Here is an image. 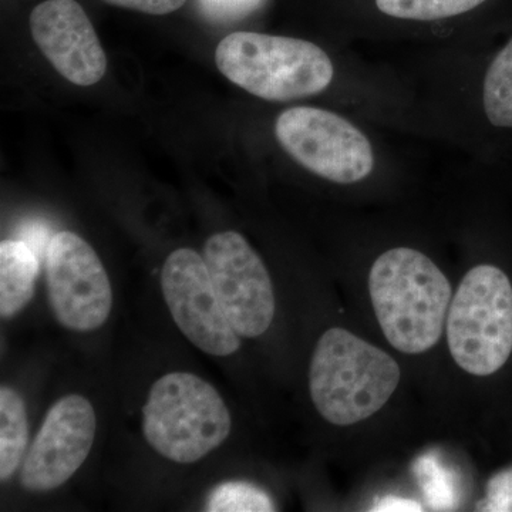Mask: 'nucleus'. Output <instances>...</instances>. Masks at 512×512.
<instances>
[{
    "instance_id": "1",
    "label": "nucleus",
    "mask_w": 512,
    "mask_h": 512,
    "mask_svg": "<svg viewBox=\"0 0 512 512\" xmlns=\"http://www.w3.org/2000/svg\"><path fill=\"white\" fill-rule=\"evenodd\" d=\"M373 309L390 345L420 355L439 343L451 303V285L439 266L412 248H393L372 265Z\"/></svg>"
},
{
    "instance_id": "2",
    "label": "nucleus",
    "mask_w": 512,
    "mask_h": 512,
    "mask_svg": "<svg viewBox=\"0 0 512 512\" xmlns=\"http://www.w3.org/2000/svg\"><path fill=\"white\" fill-rule=\"evenodd\" d=\"M400 377V367L389 353L346 329L332 328L313 350L309 389L323 419L352 426L389 402Z\"/></svg>"
},
{
    "instance_id": "3",
    "label": "nucleus",
    "mask_w": 512,
    "mask_h": 512,
    "mask_svg": "<svg viewBox=\"0 0 512 512\" xmlns=\"http://www.w3.org/2000/svg\"><path fill=\"white\" fill-rule=\"evenodd\" d=\"M215 63L245 92L269 101H291L328 89L335 67L315 43L296 37L235 32L221 40Z\"/></svg>"
},
{
    "instance_id": "4",
    "label": "nucleus",
    "mask_w": 512,
    "mask_h": 512,
    "mask_svg": "<svg viewBox=\"0 0 512 512\" xmlns=\"http://www.w3.org/2000/svg\"><path fill=\"white\" fill-rule=\"evenodd\" d=\"M227 404L214 386L187 372L168 373L151 387L143 407V433L174 463L200 461L231 433Z\"/></svg>"
},
{
    "instance_id": "5",
    "label": "nucleus",
    "mask_w": 512,
    "mask_h": 512,
    "mask_svg": "<svg viewBox=\"0 0 512 512\" xmlns=\"http://www.w3.org/2000/svg\"><path fill=\"white\" fill-rule=\"evenodd\" d=\"M451 356L464 372L490 376L512 353V285L494 265H478L467 272L447 315Z\"/></svg>"
},
{
    "instance_id": "6",
    "label": "nucleus",
    "mask_w": 512,
    "mask_h": 512,
    "mask_svg": "<svg viewBox=\"0 0 512 512\" xmlns=\"http://www.w3.org/2000/svg\"><path fill=\"white\" fill-rule=\"evenodd\" d=\"M275 134L296 163L332 183H359L375 168L369 138L332 111L292 107L279 114Z\"/></svg>"
},
{
    "instance_id": "7",
    "label": "nucleus",
    "mask_w": 512,
    "mask_h": 512,
    "mask_svg": "<svg viewBox=\"0 0 512 512\" xmlns=\"http://www.w3.org/2000/svg\"><path fill=\"white\" fill-rule=\"evenodd\" d=\"M204 259L222 311L244 338H258L275 316V295L266 266L235 231L208 239Z\"/></svg>"
},
{
    "instance_id": "8",
    "label": "nucleus",
    "mask_w": 512,
    "mask_h": 512,
    "mask_svg": "<svg viewBox=\"0 0 512 512\" xmlns=\"http://www.w3.org/2000/svg\"><path fill=\"white\" fill-rule=\"evenodd\" d=\"M46 275L50 306L64 328L89 332L109 319L113 306L109 275L82 237L70 231L52 237Z\"/></svg>"
},
{
    "instance_id": "9",
    "label": "nucleus",
    "mask_w": 512,
    "mask_h": 512,
    "mask_svg": "<svg viewBox=\"0 0 512 512\" xmlns=\"http://www.w3.org/2000/svg\"><path fill=\"white\" fill-rule=\"evenodd\" d=\"M161 288L175 325L192 345L211 356L237 352L241 339L222 311L204 256L190 248L174 251L161 272Z\"/></svg>"
},
{
    "instance_id": "10",
    "label": "nucleus",
    "mask_w": 512,
    "mask_h": 512,
    "mask_svg": "<svg viewBox=\"0 0 512 512\" xmlns=\"http://www.w3.org/2000/svg\"><path fill=\"white\" fill-rule=\"evenodd\" d=\"M97 420L92 403L69 394L53 404L33 440L20 483L33 493L55 490L83 466L96 437Z\"/></svg>"
},
{
    "instance_id": "11",
    "label": "nucleus",
    "mask_w": 512,
    "mask_h": 512,
    "mask_svg": "<svg viewBox=\"0 0 512 512\" xmlns=\"http://www.w3.org/2000/svg\"><path fill=\"white\" fill-rule=\"evenodd\" d=\"M29 25L40 52L64 79L82 87L103 79L107 56L79 2L46 0L32 10Z\"/></svg>"
},
{
    "instance_id": "12",
    "label": "nucleus",
    "mask_w": 512,
    "mask_h": 512,
    "mask_svg": "<svg viewBox=\"0 0 512 512\" xmlns=\"http://www.w3.org/2000/svg\"><path fill=\"white\" fill-rule=\"evenodd\" d=\"M40 259L23 241L0 244V315L12 318L33 298Z\"/></svg>"
},
{
    "instance_id": "13",
    "label": "nucleus",
    "mask_w": 512,
    "mask_h": 512,
    "mask_svg": "<svg viewBox=\"0 0 512 512\" xmlns=\"http://www.w3.org/2000/svg\"><path fill=\"white\" fill-rule=\"evenodd\" d=\"M28 413L22 397L10 387L0 389V478L9 480L28 448Z\"/></svg>"
},
{
    "instance_id": "14",
    "label": "nucleus",
    "mask_w": 512,
    "mask_h": 512,
    "mask_svg": "<svg viewBox=\"0 0 512 512\" xmlns=\"http://www.w3.org/2000/svg\"><path fill=\"white\" fill-rule=\"evenodd\" d=\"M483 110L491 127L512 130V36L488 64L483 82Z\"/></svg>"
},
{
    "instance_id": "15",
    "label": "nucleus",
    "mask_w": 512,
    "mask_h": 512,
    "mask_svg": "<svg viewBox=\"0 0 512 512\" xmlns=\"http://www.w3.org/2000/svg\"><path fill=\"white\" fill-rule=\"evenodd\" d=\"M487 0H376L383 15L416 22H434L471 12Z\"/></svg>"
},
{
    "instance_id": "16",
    "label": "nucleus",
    "mask_w": 512,
    "mask_h": 512,
    "mask_svg": "<svg viewBox=\"0 0 512 512\" xmlns=\"http://www.w3.org/2000/svg\"><path fill=\"white\" fill-rule=\"evenodd\" d=\"M414 473L430 507L436 511L454 510L458 501L453 473L436 453H426L414 463Z\"/></svg>"
},
{
    "instance_id": "17",
    "label": "nucleus",
    "mask_w": 512,
    "mask_h": 512,
    "mask_svg": "<svg viewBox=\"0 0 512 512\" xmlns=\"http://www.w3.org/2000/svg\"><path fill=\"white\" fill-rule=\"evenodd\" d=\"M211 512H269L275 511L274 501L254 484L232 481L218 485L208 498Z\"/></svg>"
},
{
    "instance_id": "18",
    "label": "nucleus",
    "mask_w": 512,
    "mask_h": 512,
    "mask_svg": "<svg viewBox=\"0 0 512 512\" xmlns=\"http://www.w3.org/2000/svg\"><path fill=\"white\" fill-rule=\"evenodd\" d=\"M480 511H512V468L491 478L487 495L478 503Z\"/></svg>"
},
{
    "instance_id": "19",
    "label": "nucleus",
    "mask_w": 512,
    "mask_h": 512,
    "mask_svg": "<svg viewBox=\"0 0 512 512\" xmlns=\"http://www.w3.org/2000/svg\"><path fill=\"white\" fill-rule=\"evenodd\" d=\"M104 2L119 8L147 13V15L161 16L183 8L187 0H104Z\"/></svg>"
},
{
    "instance_id": "20",
    "label": "nucleus",
    "mask_w": 512,
    "mask_h": 512,
    "mask_svg": "<svg viewBox=\"0 0 512 512\" xmlns=\"http://www.w3.org/2000/svg\"><path fill=\"white\" fill-rule=\"evenodd\" d=\"M202 3L217 18H234L255 8L258 0H202Z\"/></svg>"
},
{
    "instance_id": "21",
    "label": "nucleus",
    "mask_w": 512,
    "mask_h": 512,
    "mask_svg": "<svg viewBox=\"0 0 512 512\" xmlns=\"http://www.w3.org/2000/svg\"><path fill=\"white\" fill-rule=\"evenodd\" d=\"M20 241L25 242L35 252L37 258L42 259V256L47 254L52 238L49 239V231L42 224H28L22 229Z\"/></svg>"
},
{
    "instance_id": "22",
    "label": "nucleus",
    "mask_w": 512,
    "mask_h": 512,
    "mask_svg": "<svg viewBox=\"0 0 512 512\" xmlns=\"http://www.w3.org/2000/svg\"><path fill=\"white\" fill-rule=\"evenodd\" d=\"M372 511L413 512L423 511V508H421V505L417 503V501L409 500V498L394 497V495H389V497H384L382 500L377 501L375 507L372 508Z\"/></svg>"
}]
</instances>
